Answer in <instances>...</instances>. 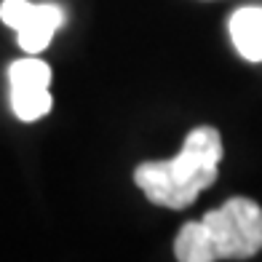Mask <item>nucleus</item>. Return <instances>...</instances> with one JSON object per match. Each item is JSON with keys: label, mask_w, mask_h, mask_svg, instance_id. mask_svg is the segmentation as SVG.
Wrapping results in <instances>:
<instances>
[{"label": "nucleus", "mask_w": 262, "mask_h": 262, "mask_svg": "<svg viewBox=\"0 0 262 262\" xmlns=\"http://www.w3.org/2000/svg\"><path fill=\"white\" fill-rule=\"evenodd\" d=\"M222 161V139L211 126H198L185 137L182 150L171 161L139 163L134 171L137 187L152 204L166 209H185L217 180Z\"/></svg>", "instance_id": "1"}, {"label": "nucleus", "mask_w": 262, "mask_h": 262, "mask_svg": "<svg viewBox=\"0 0 262 262\" xmlns=\"http://www.w3.org/2000/svg\"><path fill=\"white\" fill-rule=\"evenodd\" d=\"M262 249V209L252 198H230L187 222L177 233L174 257L180 262L249 259Z\"/></svg>", "instance_id": "2"}, {"label": "nucleus", "mask_w": 262, "mask_h": 262, "mask_svg": "<svg viewBox=\"0 0 262 262\" xmlns=\"http://www.w3.org/2000/svg\"><path fill=\"white\" fill-rule=\"evenodd\" d=\"M230 38L235 51L249 62H262V8H238L230 16Z\"/></svg>", "instance_id": "4"}, {"label": "nucleus", "mask_w": 262, "mask_h": 262, "mask_svg": "<svg viewBox=\"0 0 262 262\" xmlns=\"http://www.w3.org/2000/svg\"><path fill=\"white\" fill-rule=\"evenodd\" d=\"M62 21H64V11L59 6H54V3L38 6L35 3V11L30 14V19L16 30L19 32V46L27 54H40L46 46L51 43V35L62 27Z\"/></svg>", "instance_id": "3"}, {"label": "nucleus", "mask_w": 262, "mask_h": 262, "mask_svg": "<svg viewBox=\"0 0 262 262\" xmlns=\"http://www.w3.org/2000/svg\"><path fill=\"white\" fill-rule=\"evenodd\" d=\"M11 89H49L51 67L40 59H19L8 67Z\"/></svg>", "instance_id": "5"}, {"label": "nucleus", "mask_w": 262, "mask_h": 262, "mask_svg": "<svg viewBox=\"0 0 262 262\" xmlns=\"http://www.w3.org/2000/svg\"><path fill=\"white\" fill-rule=\"evenodd\" d=\"M32 11H35V3H30V0H3V6H0V19H3V25L19 30L30 19Z\"/></svg>", "instance_id": "7"}, {"label": "nucleus", "mask_w": 262, "mask_h": 262, "mask_svg": "<svg viewBox=\"0 0 262 262\" xmlns=\"http://www.w3.org/2000/svg\"><path fill=\"white\" fill-rule=\"evenodd\" d=\"M49 89H11V107L21 121H38L51 110Z\"/></svg>", "instance_id": "6"}]
</instances>
